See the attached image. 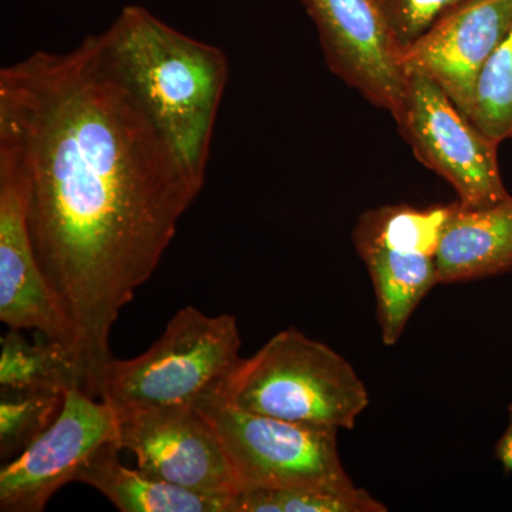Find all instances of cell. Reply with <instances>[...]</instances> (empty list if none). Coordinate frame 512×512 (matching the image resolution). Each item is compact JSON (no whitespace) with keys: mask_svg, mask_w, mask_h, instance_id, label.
Here are the masks:
<instances>
[{"mask_svg":"<svg viewBox=\"0 0 512 512\" xmlns=\"http://www.w3.org/2000/svg\"><path fill=\"white\" fill-rule=\"evenodd\" d=\"M0 158L19 171L33 248L100 397L121 309L156 271L200 180L111 66L100 36L0 70Z\"/></svg>","mask_w":512,"mask_h":512,"instance_id":"6da1fadb","label":"cell"},{"mask_svg":"<svg viewBox=\"0 0 512 512\" xmlns=\"http://www.w3.org/2000/svg\"><path fill=\"white\" fill-rule=\"evenodd\" d=\"M99 36L111 66L187 167L204 181L228 82L225 53L137 5L121 10Z\"/></svg>","mask_w":512,"mask_h":512,"instance_id":"7a4b0ae2","label":"cell"},{"mask_svg":"<svg viewBox=\"0 0 512 512\" xmlns=\"http://www.w3.org/2000/svg\"><path fill=\"white\" fill-rule=\"evenodd\" d=\"M214 389L247 412L336 430L353 429L369 406L365 383L348 360L295 328L239 359Z\"/></svg>","mask_w":512,"mask_h":512,"instance_id":"3957f363","label":"cell"},{"mask_svg":"<svg viewBox=\"0 0 512 512\" xmlns=\"http://www.w3.org/2000/svg\"><path fill=\"white\" fill-rule=\"evenodd\" d=\"M237 318L208 316L194 306L181 309L160 339L130 360L111 357L100 399L117 419L175 404H194L208 387L239 362Z\"/></svg>","mask_w":512,"mask_h":512,"instance_id":"277c9868","label":"cell"},{"mask_svg":"<svg viewBox=\"0 0 512 512\" xmlns=\"http://www.w3.org/2000/svg\"><path fill=\"white\" fill-rule=\"evenodd\" d=\"M194 407L217 433L238 490L356 487L340 458L339 430L247 412L222 399L214 384L195 400Z\"/></svg>","mask_w":512,"mask_h":512,"instance_id":"5b68a950","label":"cell"},{"mask_svg":"<svg viewBox=\"0 0 512 512\" xmlns=\"http://www.w3.org/2000/svg\"><path fill=\"white\" fill-rule=\"evenodd\" d=\"M421 163L456 190L464 207L481 208L510 197L498 165V146L481 133L446 92L419 72L392 114Z\"/></svg>","mask_w":512,"mask_h":512,"instance_id":"8992f818","label":"cell"},{"mask_svg":"<svg viewBox=\"0 0 512 512\" xmlns=\"http://www.w3.org/2000/svg\"><path fill=\"white\" fill-rule=\"evenodd\" d=\"M117 439V417L104 402L73 387L64 394L52 426L0 470V510L40 512L47 501L76 481L86 461Z\"/></svg>","mask_w":512,"mask_h":512,"instance_id":"52a82bcc","label":"cell"},{"mask_svg":"<svg viewBox=\"0 0 512 512\" xmlns=\"http://www.w3.org/2000/svg\"><path fill=\"white\" fill-rule=\"evenodd\" d=\"M117 446L151 476L195 493L229 498L238 490L217 433L194 404L157 407L117 419Z\"/></svg>","mask_w":512,"mask_h":512,"instance_id":"ba28073f","label":"cell"},{"mask_svg":"<svg viewBox=\"0 0 512 512\" xmlns=\"http://www.w3.org/2000/svg\"><path fill=\"white\" fill-rule=\"evenodd\" d=\"M329 69L367 101L394 113L407 72L375 0H302Z\"/></svg>","mask_w":512,"mask_h":512,"instance_id":"9c48e42d","label":"cell"},{"mask_svg":"<svg viewBox=\"0 0 512 512\" xmlns=\"http://www.w3.org/2000/svg\"><path fill=\"white\" fill-rule=\"evenodd\" d=\"M0 320L12 329L37 330L73 349L72 323L47 284L33 248L25 185L6 158H0Z\"/></svg>","mask_w":512,"mask_h":512,"instance_id":"30bf717a","label":"cell"},{"mask_svg":"<svg viewBox=\"0 0 512 512\" xmlns=\"http://www.w3.org/2000/svg\"><path fill=\"white\" fill-rule=\"evenodd\" d=\"M512 29V0H466L404 53L406 72H419L468 117L481 70Z\"/></svg>","mask_w":512,"mask_h":512,"instance_id":"8fae6325","label":"cell"},{"mask_svg":"<svg viewBox=\"0 0 512 512\" xmlns=\"http://www.w3.org/2000/svg\"><path fill=\"white\" fill-rule=\"evenodd\" d=\"M439 284L512 271V197L490 207L454 202L436 254Z\"/></svg>","mask_w":512,"mask_h":512,"instance_id":"7c38bea8","label":"cell"},{"mask_svg":"<svg viewBox=\"0 0 512 512\" xmlns=\"http://www.w3.org/2000/svg\"><path fill=\"white\" fill-rule=\"evenodd\" d=\"M116 441L104 444L77 473V483L90 485L123 512H227L229 498L195 493L131 470L119 460Z\"/></svg>","mask_w":512,"mask_h":512,"instance_id":"4fadbf2b","label":"cell"},{"mask_svg":"<svg viewBox=\"0 0 512 512\" xmlns=\"http://www.w3.org/2000/svg\"><path fill=\"white\" fill-rule=\"evenodd\" d=\"M355 247L375 288L383 343L396 345L417 306L439 284L436 256L386 245Z\"/></svg>","mask_w":512,"mask_h":512,"instance_id":"5bb4252c","label":"cell"},{"mask_svg":"<svg viewBox=\"0 0 512 512\" xmlns=\"http://www.w3.org/2000/svg\"><path fill=\"white\" fill-rule=\"evenodd\" d=\"M0 387L26 392L66 394L82 387L76 353L66 343L43 336L28 342L10 328L0 340Z\"/></svg>","mask_w":512,"mask_h":512,"instance_id":"9a60e30c","label":"cell"},{"mask_svg":"<svg viewBox=\"0 0 512 512\" xmlns=\"http://www.w3.org/2000/svg\"><path fill=\"white\" fill-rule=\"evenodd\" d=\"M453 204L417 208L410 205H386L366 211L357 221L353 242L402 248L421 254H437L441 235Z\"/></svg>","mask_w":512,"mask_h":512,"instance_id":"2e32d148","label":"cell"},{"mask_svg":"<svg viewBox=\"0 0 512 512\" xmlns=\"http://www.w3.org/2000/svg\"><path fill=\"white\" fill-rule=\"evenodd\" d=\"M387 508L359 487L345 491L241 488L229 497L227 512H384Z\"/></svg>","mask_w":512,"mask_h":512,"instance_id":"e0dca14e","label":"cell"},{"mask_svg":"<svg viewBox=\"0 0 512 512\" xmlns=\"http://www.w3.org/2000/svg\"><path fill=\"white\" fill-rule=\"evenodd\" d=\"M468 119L495 143L512 138V29L478 76Z\"/></svg>","mask_w":512,"mask_h":512,"instance_id":"ac0fdd59","label":"cell"},{"mask_svg":"<svg viewBox=\"0 0 512 512\" xmlns=\"http://www.w3.org/2000/svg\"><path fill=\"white\" fill-rule=\"evenodd\" d=\"M63 394L0 390V458L15 460L59 416Z\"/></svg>","mask_w":512,"mask_h":512,"instance_id":"d6986e66","label":"cell"},{"mask_svg":"<svg viewBox=\"0 0 512 512\" xmlns=\"http://www.w3.org/2000/svg\"><path fill=\"white\" fill-rule=\"evenodd\" d=\"M399 55L409 52L444 16L466 0H375Z\"/></svg>","mask_w":512,"mask_h":512,"instance_id":"ffe728a7","label":"cell"},{"mask_svg":"<svg viewBox=\"0 0 512 512\" xmlns=\"http://www.w3.org/2000/svg\"><path fill=\"white\" fill-rule=\"evenodd\" d=\"M495 457L500 461L505 473H512V404L508 407L507 429L495 446Z\"/></svg>","mask_w":512,"mask_h":512,"instance_id":"44dd1931","label":"cell"}]
</instances>
